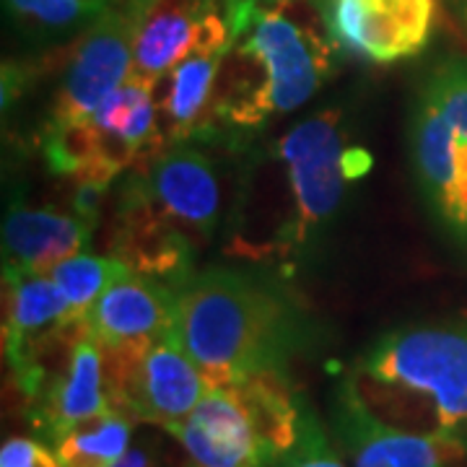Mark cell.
Wrapping results in <instances>:
<instances>
[{"instance_id":"10","label":"cell","mask_w":467,"mask_h":467,"mask_svg":"<svg viewBox=\"0 0 467 467\" xmlns=\"http://www.w3.org/2000/svg\"><path fill=\"white\" fill-rule=\"evenodd\" d=\"M135 29L138 16L130 8H115L84 29L57 86L45 130H66L91 119L101 104L130 78Z\"/></svg>"},{"instance_id":"15","label":"cell","mask_w":467,"mask_h":467,"mask_svg":"<svg viewBox=\"0 0 467 467\" xmlns=\"http://www.w3.org/2000/svg\"><path fill=\"white\" fill-rule=\"evenodd\" d=\"M78 315L47 273L3 270V356L21 364Z\"/></svg>"},{"instance_id":"8","label":"cell","mask_w":467,"mask_h":467,"mask_svg":"<svg viewBox=\"0 0 467 467\" xmlns=\"http://www.w3.org/2000/svg\"><path fill=\"white\" fill-rule=\"evenodd\" d=\"M112 408L138 423L177 429L211 389L174 335L104 348Z\"/></svg>"},{"instance_id":"22","label":"cell","mask_w":467,"mask_h":467,"mask_svg":"<svg viewBox=\"0 0 467 467\" xmlns=\"http://www.w3.org/2000/svg\"><path fill=\"white\" fill-rule=\"evenodd\" d=\"M0 467H63V462L42 441L14 436L0 450Z\"/></svg>"},{"instance_id":"14","label":"cell","mask_w":467,"mask_h":467,"mask_svg":"<svg viewBox=\"0 0 467 467\" xmlns=\"http://www.w3.org/2000/svg\"><path fill=\"white\" fill-rule=\"evenodd\" d=\"M97 221L55 208H32L16 201L3 221V270L47 273L91 242Z\"/></svg>"},{"instance_id":"18","label":"cell","mask_w":467,"mask_h":467,"mask_svg":"<svg viewBox=\"0 0 467 467\" xmlns=\"http://www.w3.org/2000/svg\"><path fill=\"white\" fill-rule=\"evenodd\" d=\"M16 21L34 34H60L88 29L115 8H130V0H5Z\"/></svg>"},{"instance_id":"3","label":"cell","mask_w":467,"mask_h":467,"mask_svg":"<svg viewBox=\"0 0 467 467\" xmlns=\"http://www.w3.org/2000/svg\"><path fill=\"white\" fill-rule=\"evenodd\" d=\"M340 402L410 434L467 431V322L405 325L358 356Z\"/></svg>"},{"instance_id":"7","label":"cell","mask_w":467,"mask_h":467,"mask_svg":"<svg viewBox=\"0 0 467 467\" xmlns=\"http://www.w3.org/2000/svg\"><path fill=\"white\" fill-rule=\"evenodd\" d=\"M32 429L55 447L78 423L112 410L101 343L73 319L11 368Z\"/></svg>"},{"instance_id":"23","label":"cell","mask_w":467,"mask_h":467,"mask_svg":"<svg viewBox=\"0 0 467 467\" xmlns=\"http://www.w3.org/2000/svg\"><path fill=\"white\" fill-rule=\"evenodd\" d=\"M115 467H156V457L150 450H128V454Z\"/></svg>"},{"instance_id":"5","label":"cell","mask_w":467,"mask_h":467,"mask_svg":"<svg viewBox=\"0 0 467 467\" xmlns=\"http://www.w3.org/2000/svg\"><path fill=\"white\" fill-rule=\"evenodd\" d=\"M312 418L284 368H270L211 387L171 434L190 454V467H281Z\"/></svg>"},{"instance_id":"4","label":"cell","mask_w":467,"mask_h":467,"mask_svg":"<svg viewBox=\"0 0 467 467\" xmlns=\"http://www.w3.org/2000/svg\"><path fill=\"white\" fill-rule=\"evenodd\" d=\"M288 304L275 285L232 267L192 273L177 288L174 337L208 387L284 368L296 343Z\"/></svg>"},{"instance_id":"9","label":"cell","mask_w":467,"mask_h":467,"mask_svg":"<svg viewBox=\"0 0 467 467\" xmlns=\"http://www.w3.org/2000/svg\"><path fill=\"white\" fill-rule=\"evenodd\" d=\"M247 0H153L138 16L133 76L156 86L187 55L232 47Z\"/></svg>"},{"instance_id":"20","label":"cell","mask_w":467,"mask_h":467,"mask_svg":"<svg viewBox=\"0 0 467 467\" xmlns=\"http://www.w3.org/2000/svg\"><path fill=\"white\" fill-rule=\"evenodd\" d=\"M420 97L434 104L454 133L467 138V57L447 55L439 60L426 76Z\"/></svg>"},{"instance_id":"19","label":"cell","mask_w":467,"mask_h":467,"mask_svg":"<svg viewBox=\"0 0 467 467\" xmlns=\"http://www.w3.org/2000/svg\"><path fill=\"white\" fill-rule=\"evenodd\" d=\"M128 273L133 270L122 265L115 257H101V254H88V252L73 254L47 270V275L63 291V296L78 317H86L101 294L119 278H125Z\"/></svg>"},{"instance_id":"12","label":"cell","mask_w":467,"mask_h":467,"mask_svg":"<svg viewBox=\"0 0 467 467\" xmlns=\"http://www.w3.org/2000/svg\"><path fill=\"white\" fill-rule=\"evenodd\" d=\"M413 164L436 213L451 232L467 236V138L423 97L413 117Z\"/></svg>"},{"instance_id":"24","label":"cell","mask_w":467,"mask_h":467,"mask_svg":"<svg viewBox=\"0 0 467 467\" xmlns=\"http://www.w3.org/2000/svg\"><path fill=\"white\" fill-rule=\"evenodd\" d=\"M263 3H270V0H263Z\"/></svg>"},{"instance_id":"6","label":"cell","mask_w":467,"mask_h":467,"mask_svg":"<svg viewBox=\"0 0 467 467\" xmlns=\"http://www.w3.org/2000/svg\"><path fill=\"white\" fill-rule=\"evenodd\" d=\"M343 115L325 109L301 119L284 135L260 167V182L270 192H281V226L270 257L299 252L337 211L348 180L361 177L368 153L348 149L340 130Z\"/></svg>"},{"instance_id":"11","label":"cell","mask_w":467,"mask_h":467,"mask_svg":"<svg viewBox=\"0 0 467 467\" xmlns=\"http://www.w3.org/2000/svg\"><path fill=\"white\" fill-rule=\"evenodd\" d=\"M335 50L368 63L416 57L431 39L439 0H317Z\"/></svg>"},{"instance_id":"21","label":"cell","mask_w":467,"mask_h":467,"mask_svg":"<svg viewBox=\"0 0 467 467\" xmlns=\"http://www.w3.org/2000/svg\"><path fill=\"white\" fill-rule=\"evenodd\" d=\"M281 467H348L340 454L330 447L327 436L322 434L317 418L309 420L306 431L301 436V441L296 444V450L285 457V462Z\"/></svg>"},{"instance_id":"1","label":"cell","mask_w":467,"mask_h":467,"mask_svg":"<svg viewBox=\"0 0 467 467\" xmlns=\"http://www.w3.org/2000/svg\"><path fill=\"white\" fill-rule=\"evenodd\" d=\"M333 52L317 0H250L221 66L205 138L236 146L304 107L327 81Z\"/></svg>"},{"instance_id":"2","label":"cell","mask_w":467,"mask_h":467,"mask_svg":"<svg viewBox=\"0 0 467 467\" xmlns=\"http://www.w3.org/2000/svg\"><path fill=\"white\" fill-rule=\"evenodd\" d=\"M221 211L216 164L195 146H167L135 164L117 195L109 257L138 275L182 285Z\"/></svg>"},{"instance_id":"16","label":"cell","mask_w":467,"mask_h":467,"mask_svg":"<svg viewBox=\"0 0 467 467\" xmlns=\"http://www.w3.org/2000/svg\"><path fill=\"white\" fill-rule=\"evenodd\" d=\"M232 47H208L187 55L156 84V112L164 149L205 138L216 99L223 57Z\"/></svg>"},{"instance_id":"17","label":"cell","mask_w":467,"mask_h":467,"mask_svg":"<svg viewBox=\"0 0 467 467\" xmlns=\"http://www.w3.org/2000/svg\"><path fill=\"white\" fill-rule=\"evenodd\" d=\"M133 423L115 408L88 418L57 444V457L63 467H115L128 454Z\"/></svg>"},{"instance_id":"13","label":"cell","mask_w":467,"mask_h":467,"mask_svg":"<svg viewBox=\"0 0 467 467\" xmlns=\"http://www.w3.org/2000/svg\"><path fill=\"white\" fill-rule=\"evenodd\" d=\"M174 285L128 273L101 294L84 319L101 348H122L174 335Z\"/></svg>"}]
</instances>
